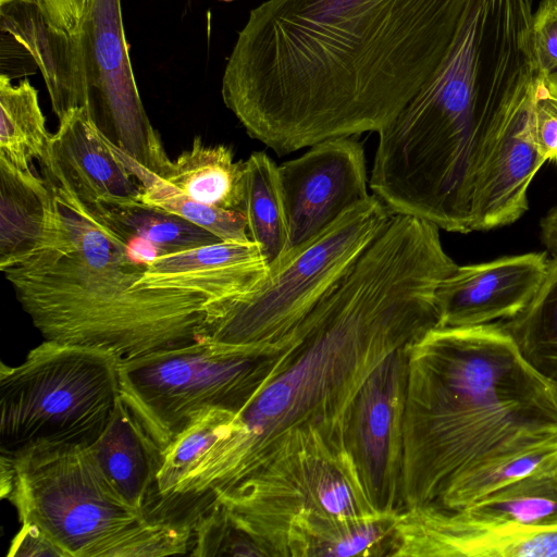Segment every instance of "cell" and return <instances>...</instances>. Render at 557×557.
I'll list each match as a JSON object with an SVG mask.
<instances>
[{
    "mask_svg": "<svg viewBox=\"0 0 557 557\" xmlns=\"http://www.w3.org/2000/svg\"><path fill=\"white\" fill-rule=\"evenodd\" d=\"M480 0H265L221 95L277 156L380 132L445 65Z\"/></svg>",
    "mask_w": 557,
    "mask_h": 557,
    "instance_id": "cell-1",
    "label": "cell"
},
{
    "mask_svg": "<svg viewBox=\"0 0 557 557\" xmlns=\"http://www.w3.org/2000/svg\"><path fill=\"white\" fill-rule=\"evenodd\" d=\"M458 265L431 222L392 214L345 275L289 334L272 379L183 480L212 497L276 457L345 448L350 406L394 350L437 326L435 293Z\"/></svg>",
    "mask_w": 557,
    "mask_h": 557,
    "instance_id": "cell-2",
    "label": "cell"
},
{
    "mask_svg": "<svg viewBox=\"0 0 557 557\" xmlns=\"http://www.w3.org/2000/svg\"><path fill=\"white\" fill-rule=\"evenodd\" d=\"M557 440V391L499 321L435 326L409 345L403 510L436 504L465 473Z\"/></svg>",
    "mask_w": 557,
    "mask_h": 557,
    "instance_id": "cell-3",
    "label": "cell"
},
{
    "mask_svg": "<svg viewBox=\"0 0 557 557\" xmlns=\"http://www.w3.org/2000/svg\"><path fill=\"white\" fill-rule=\"evenodd\" d=\"M44 180L54 199L58 240L2 272L45 341L124 362L207 338L212 307L205 295L139 285L149 262L62 185Z\"/></svg>",
    "mask_w": 557,
    "mask_h": 557,
    "instance_id": "cell-4",
    "label": "cell"
},
{
    "mask_svg": "<svg viewBox=\"0 0 557 557\" xmlns=\"http://www.w3.org/2000/svg\"><path fill=\"white\" fill-rule=\"evenodd\" d=\"M0 454L39 446H91L121 396L119 360L91 348L44 341L23 362L0 364Z\"/></svg>",
    "mask_w": 557,
    "mask_h": 557,
    "instance_id": "cell-5",
    "label": "cell"
},
{
    "mask_svg": "<svg viewBox=\"0 0 557 557\" xmlns=\"http://www.w3.org/2000/svg\"><path fill=\"white\" fill-rule=\"evenodd\" d=\"M393 213L374 195L297 248L209 320L207 338L250 352L283 350L288 335L345 275Z\"/></svg>",
    "mask_w": 557,
    "mask_h": 557,
    "instance_id": "cell-6",
    "label": "cell"
},
{
    "mask_svg": "<svg viewBox=\"0 0 557 557\" xmlns=\"http://www.w3.org/2000/svg\"><path fill=\"white\" fill-rule=\"evenodd\" d=\"M213 499L226 506L267 557H301L307 536L327 519L380 513L345 448L276 457Z\"/></svg>",
    "mask_w": 557,
    "mask_h": 557,
    "instance_id": "cell-7",
    "label": "cell"
},
{
    "mask_svg": "<svg viewBox=\"0 0 557 557\" xmlns=\"http://www.w3.org/2000/svg\"><path fill=\"white\" fill-rule=\"evenodd\" d=\"M284 350L257 354L203 338L119 362L121 397L163 451L209 410L240 411Z\"/></svg>",
    "mask_w": 557,
    "mask_h": 557,
    "instance_id": "cell-8",
    "label": "cell"
},
{
    "mask_svg": "<svg viewBox=\"0 0 557 557\" xmlns=\"http://www.w3.org/2000/svg\"><path fill=\"white\" fill-rule=\"evenodd\" d=\"M0 495L20 522L38 525L66 557H96L145 519L113 488L90 446H39L1 455Z\"/></svg>",
    "mask_w": 557,
    "mask_h": 557,
    "instance_id": "cell-9",
    "label": "cell"
},
{
    "mask_svg": "<svg viewBox=\"0 0 557 557\" xmlns=\"http://www.w3.org/2000/svg\"><path fill=\"white\" fill-rule=\"evenodd\" d=\"M81 27L88 89L86 110L91 121L111 144L165 178L173 161L139 95L121 0H89Z\"/></svg>",
    "mask_w": 557,
    "mask_h": 557,
    "instance_id": "cell-10",
    "label": "cell"
},
{
    "mask_svg": "<svg viewBox=\"0 0 557 557\" xmlns=\"http://www.w3.org/2000/svg\"><path fill=\"white\" fill-rule=\"evenodd\" d=\"M409 345L391 352L367 377L350 406L344 432L345 448L380 513L403 511Z\"/></svg>",
    "mask_w": 557,
    "mask_h": 557,
    "instance_id": "cell-11",
    "label": "cell"
},
{
    "mask_svg": "<svg viewBox=\"0 0 557 557\" xmlns=\"http://www.w3.org/2000/svg\"><path fill=\"white\" fill-rule=\"evenodd\" d=\"M278 177L288 233L281 260L370 197L363 147L351 137L309 147L300 157L281 164Z\"/></svg>",
    "mask_w": 557,
    "mask_h": 557,
    "instance_id": "cell-12",
    "label": "cell"
},
{
    "mask_svg": "<svg viewBox=\"0 0 557 557\" xmlns=\"http://www.w3.org/2000/svg\"><path fill=\"white\" fill-rule=\"evenodd\" d=\"M548 262L547 252H528L458 265L436 289L437 326H473L516 317L535 296Z\"/></svg>",
    "mask_w": 557,
    "mask_h": 557,
    "instance_id": "cell-13",
    "label": "cell"
},
{
    "mask_svg": "<svg viewBox=\"0 0 557 557\" xmlns=\"http://www.w3.org/2000/svg\"><path fill=\"white\" fill-rule=\"evenodd\" d=\"M45 175L67 189L84 206L139 199L141 187L99 132L85 108L59 119L46 158Z\"/></svg>",
    "mask_w": 557,
    "mask_h": 557,
    "instance_id": "cell-14",
    "label": "cell"
},
{
    "mask_svg": "<svg viewBox=\"0 0 557 557\" xmlns=\"http://www.w3.org/2000/svg\"><path fill=\"white\" fill-rule=\"evenodd\" d=\"M1 30L24 47L45 81L54 114L61 119L87 108L88 89L82 27L55 20L40 0L0 3Z\"/></svg>",
    "mask_w": 557,
    "mask_h": 557,
    "instance_id": "cell-15",
    "label": "cell"
},
{
    "mask_svg": "<svg viewBox=\"0 0 557 557\" xmlns=\"http://www.w3.org/2000/svg\"><path fill=\"white\" fill-rule=\"evenodd\" d=\"M268 273L259 244L221 240L154 258L139 285L202 294L211 304V319L222 306L252 290Z\"/></svg>",
    "mask_w": 557,
    "mask_h": 557,
    "instance_id": "cell-16",
    "label": "cell"
},
{
    "mask_svg": "<svg viewBox=\"0 0 557 557\" xmlns=\"http://www.w3.org/2000/svg\"><path fill=\"white\" fill-rule=\"evenodd\" d=\"M59 219L46 181L0 158V269L54 245Z\"/></svg>",
    "mask_w": 557,
    "mask_h": 557,
    "instance_id": "cell-17",
    "label": "cell"
},
{
    "mask_svg": "<svg viewBox=\"0 0 557 557\" xmlns=\"http://www.w3.org/2000/svg\"><path fill=\"white\" fill-rule=\"evenodd\" d=\"M90 448L113 488L145 515L154 496L162 450L121 396L109 424Z\"/></svg>",
    "mask_w": 557,
    "mask_h": 557,
    "instance_id": "cell-18",
    "label": "cell"
},
{
    "mask_svg": "<svg viewBox=\"0 0 557 557\" xmlns=\"http://www.w3.org/2000/svg\"><path fill=\"white\" fill-rule=\"evenodd\" d=\"M429 557H557V524L478 528L435 510L422 531Z\"/></svg>",
    "mask_w": 557,
    "mask_h": 557,
    "instance_id": "cell-19",
    "label": "cell"
},
{
    "mask_svg": "<svg viewBox=\"0 0 557 557\" xmlns=\"http://www.w3.org/2000/svg\"><path fill=\"white\" fill-rule=\"evenodd\" d=\"M85 207L145 262L141 252H146L150 260L154 259L147 248L160 257L221 242L207 230L139 199L96 202Z\"/></svg>",
    "mask_w": 557,
    "mask_h": 557,
    "instance_id": "cell-20",
    "label": "cell"
},
{
    "mask_svg": "<svg viewBox=\"0 0 557 557\" xmlns=\"http://www.w3.org/2000/svg\"><path fill=\"white\" fill-rule=\"evenodd\" d=\"M450 511L461 522L478 528L555 525L557 463Z\"/></svg>",
    "mask_w": 557,
    "mask_h": 557,
    "instance_id": "cell-21",
    "label": "cell"
},
{
    "mask_svg": "<svg viewBox=\"0 0 557 557\" xmlns=\"http://www.w3.org/2000/svg\"><path fill=\"white\" fill-rule=\"evenodd\" d=\"M164 180L199 202L243 212L245 162L235 161L225 145H205L195 136Z\"/></svg>",
    "mask_w": 557,
    "mask_h": 557,
    "instance_id": "cell-22",
    "label": "cell"
},
{
    "mask_svg": "<svg viewBox=\"0 0 557 557\" xmlns=\"http://www.w3.org/2000/svg\"><path fill=\"white\" fill-rule=\"evenodd\" d=\"M52 134L39 104L38 91L27 78L13 84L0 76V158L24 172H32V161L41 162Z\"/></svg>",
    "mask_w": 557,
    "mask_h": 557,
    "instance_id": "cell-23",
    "label": "cell"
},
{
    "mask_svg": "<svg viewBox=\"0 0 557 557\" xmlns=\"http://www.w3.org/2000/svg\"><path fill=\"white\" fill-rule=\"evenodd\" d=\"M243 213L250 239L260 245L269 268L275 265L286 248L287 221L278 166L264 152H253L245 161Z\"/></svg>",
    "mask_w": 557,
    "mask_h": 557,
    "instance_id": "cell-24",
    "label": "cell"
},
{
    "mask_svg": "<svg viewBox=\"0 0 557 557\" xmlns=\"http://www.w3.org/2000/svg\"><path fill=\"white\" fill-rule=\"evenodd\" d=\"M528 363L557 391V257L531 302L516 317L499 321Z\"/></svg>",
    "mask_w": 557,
    "mask_h": 557,
    "instance_id": "cell-25",
    "label": "cell"
},
{
    "mask_svg": "<svg viewBox=\"0 0 557 557\" xmlns=\"http://www.w3.org/2000/svg\"><path fill=\"white\" fill-rule=\"evenodd\" d=\"M111 146L139 183L141 187L140 201L178 215L207 230L223 242H251L247 220L242 211L226 210L199 202L139 164L113 144Z\"/></svg>",
    "mask_w": 557,
    "mask_h": 557,
    "instance_id": "cell-26",
    "label": "cell"
},
{
    "mask_svg": "<svg viewBox=\"0 0 557 557\" xmlns=\"http://www.w3.org/2000/svg\"><path fill=\"white\" fill-rule=\"evenodd\" d=\"M555 463L557 440L493 459L461 475L441 499L431 506L446 510L462 509Z\"/></svg>",
    "mask_w": 557,
    "mask_h": 557,
    "instance_id": "cell-27",
    "label": "cell"
},
{
    "mask_svg": "<svg viewBox=\"0 0 557 557\" xmlns=\"http://www.w3.org/2000/svg\"><path fill=\"white\" fill-rule=\"evenodd\" d=\"M236 413L212 409L197 418L163 451L154 496L145 515L160 500L171 495L185 473L227 429Z\"/></svg>",
    "mask_w": 557,
    "mask_h": 557,
    "instance_id": "cell-28",
    "label": "cell"
},
{
    "mask_svg": "<svg viewBox=\"0 0 557 557\" xmlns=\"http://www.w3.org/2000/svg\"><path fill=\"white\" fill-rule=\"evenodd\" d=\"M193 523L143 519L103 545L96 557H160L189 554Z\"/></svg>",
    "mask_w": 557,
    "mask_h": 557,
    "instance_id": "cell-29",
    "label": "cell"
},
{
    "mask_svg": "<svg viewBox=\"0 0 557 557\" xmlns=\"http://www.w3.org/2000/svg\"><path fill=\"white\" fill-rule=\"evenodd\" d=\"M189 555L267 557L259 544L235 522L226 506L216 499L194 521Z\"/></svg>",
    "mask_w": 557,
    "mask_h": 557,
    "instance_id": "cell-30",
    "label": "cell"
},
{
    "mask_svg": "<svg viewBox=\"0 0 557 557\" xmlns=\"http://www.w3.org/2000/svg\"><path fill=\"white\" fill-rule=\"evenodd\" d=\"M532 112L541 153L557 163V72L536 74Z\"/></svg>",
    "mask_w": 557,
    "mask_h": 557,
    "instance_id": "cell-31",
    "label": "cell"
},
{
    "mask_svg": "<svg viewBox=\"0 0 557 557\" xmlns=\"http://www.w3.org/2000/svg\"><path fill=\"white\" fill-rule=\"evenodd\" d=\"M531 39L536 73L557 72V0H542L532 15Z\"/></svg>",
    "mask_w": 557,
    "mask_h": 557,
    "instance_id": "cell-32",
    "label": "cell"
},
{
    "mask_svg": "<svg viewBox=\"0 0 557 557\" xmlns=\"http://www.w3.org/2000/svg\"><path fill=\"white\" fill-rule=\"evenodd\" d=\"M8 557H66L35 523L23 522L10 544Z\"/></svg>",
    "mask_w": 557,
    "mask_h": 557,
    "instance_id": "cell-33",
    "label": "cell"
},
{
    "mask_svg": "<svg viewBox=\"0 0 557 557\" xmlns=\"http://www.w3.org/2000/svg\"><path fill=\"white\" fill-rule=\"evenodd\" d=\"M541 236L546 251L552 258L557 257V206L541 220Z\"/></svg>",
    "mask_w": 557,
    "mask_h": 557,
    "instance_id": "cell-34",
    "label": "cell"
},
{
    "mask_svg": "<svg viewBox=\"0 0 557 557\" xmlns=\"http://www.w3.org/2000/svg\"><path fill=\"white\" fill-rule=\"evenodd\" d=\"M76 28H81L89 0H60Z\"/></svg>",
    "mask_w": 557,
    "mask_h": 557,
    "instance_id": "cell-35",
    "label": "cell"
},
{
    "mask_svg": "<svg viewBox=\"0 0 557 557\" xmlns=\"http://www.w3.org/2000/svg\"><path fill=\"white\" fill-rule=\"evenodd\" d=\"M7 1H10V0H0V3H2V2H7Z\"/></svg>",
    "mask_w": 557,
    "mask_h": 557,
    "instance_id": "cell-36",
    "label": "cell"
}]
</instances>
